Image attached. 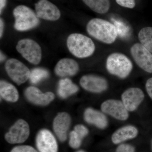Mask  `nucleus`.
Returning a JSON list of instances; mask_svg holds the SVG:
<instances>
[{
    "mask_svg": "<svg viewBox=\"0 0 152 152\" xmlns=\"http://www.w3.org/2000/svg\"><path fill=\"white\" fill-rule=\"evenodd\" d=\"M86 30L90 36L105 44H113L118 37L115 26L104 19L96 18L90 20Z\"/></svg>",
    "mask_w": 152,
    "mask_h": 152,
    "instance_id": "1",
    "label": "nucleus"
},
{
    "mask_svg": "<svg viewBox=\"0 0 152 152\" xmlns=\"http://www.w3.org/2000/svg\"><path fill=\"white\" fill-rule=\"evenodd\" d=\"M66 44L71 53L79 58L91 56L96 49L95 44L91 38L78 33L70 35L67 39Z\"/></svg>",
    "mask_w": 152,
    "mask_h": 152,
    "instance_id": "2",
    "label": "nucleus"
},
{
    "mask_svg": "<svg viewBox=\"0 0 152 152\" xmlns=\"http://www.w3.org/2000/svg\"><path fill=\"white\" fill-rule=\"evenodd\" d=\"M106 67L111 75L124 79L132 72L133 66L131 60L126 55L121 53H114L107 58Z\"/></svg>",
    "mask_w": 152,
    "mask_h": 152,
    "instance_id": "3",
    "label": "nucleus"
},
{
    "mask_svg": "<svg viewBox=\"0 0 152 152\" xmlns=\"http://www.w3.org/2000/svg\"><path fill=\"white\" fill-rule=\"evenodd\" d=\"M15 18L14 27L20 31L32 29L39 23L36 13L30 8L24 5H19L13 12Z\"/></svg>",
    "mask_w": 152,
    "mask_h": 152,
    "instance_id": "4",
    "label": "nucleus"
},
{
    "mask_svg": "<svg viewBox=\"0 0 152 152\" xmlns=\"http://www.w3.org/2000/svg\"><path fill=\"white\" fill-rule=\"evenodd\" d=\"M17 51L29 62L37 65L42 59V49L39 45L35 41L29 39H25L18 42Z\"/></svg>",
    "mask_w": 152,
    "mask_h": 152,
    "instance_id": "5",
    "label": "nucleus"
},
{
    "mask_svg": "<svg viewBox=\"0 0 152 152\" xmlns=\"http://www.w3.org/2000/svg\"><path fill=\"white\" fill-rule=\"evenodd\" d=\"M5 69L10 77L18 85L24 83L29 79L31 71L16 59L8 60L5 64Z\"/></svg>",
    "mask_w": 152,
    "mask_h": 152,
    "instance_id": "6",
    "label": "nucleus"
},
{
    "mask_svg": "<svg viewBox=\"0 0 152 152\" xmlns=\"http://www.w3.org/2000/svg\"><path fill=\"white\" fill-rule=\"evenodd\" d=\"M130 53L136 64L147 72L152 73V54L140 43L131 47Z\"/></svg>",
    "mask_w": 152,
    "mask_h": 152,
    "instance_id": "7",
    "label": "nucleus"
},
{
    "mask_svg": "<svg viewBox=\"0 0 152 152\" xmlns=\"http://www.w3.org/2000/svg\"><path fill=\"white\" fill-rule=\"evenodd\" d=\"M29 134V126L28 123L24 120L20 119L6 133L5 138L10 144L21 143L27 140Z\"/></svg>",
    "mask_w": 152,
    "mask_h": 152,
    "instance_id": "8",
    "label": "nucleus"
},
{
    "mask_svg": "<svg viewBox=\"0 0 152 152\" xmlns=\"http://www.w3.org/2000/svg\"><path fill=\"white\" fill-rule=\"evenodd\" d=\"M102 111L119 121H125L128 119L129 113L122 101L118 100H107L102 103Z\"/></svg>",
    "mask_w": 152,
    "mask_h": 152,
    "instance_id": "9",
    "label": "nucleus"
},
{
    "mask_svg": "<svg viewBox=\"0 0 152 152\" xmlns=\"http://www.w3.org/2000/svg\"><path fill=\"white\" fill-rule=\"evenodd\" d=\"M81 86L90 92L100 94L107 90L108 83L105 78L96 75H84L80 81Z\"/></svg>",
    "mask_w": 152,
    "mask_h": 152,
    "instance_id": "10",
    "label": "nucleus"
},
{
    "mask_svg": "<svg viewBox=\"0 0 152 152\" xmlns=\"http://www.w3.org/2000/svg\"><path fill=\"white\" fill-rule=\"evenodd\" d=\"M36 13L39 18L46 20H57L61 17L59 9L48 0H40L35 4Z\"/></svg>",
    "mask_w": 152,
    "mask_h": 152,
    "instance_id": "11",
    "label": "nucleus"
},
{
    "mask_svg": "<svg viewBox=\"0 0 152 152\" xmlns=\"http://www.w3.org/2000/svg\"><path fill=\"white\" fill-rule=\"evenodd\" d=\"M145 98L143 91L138 88H130L121 95L122 102L129 112H134L138 108Z\"/></svg>",
    "mask_w": 152,
    "mask_h": 152,
    "instance_id": "12",
    "label": "nucleus"
},
{
    "mask_svg": "<svg viewBox=\"0 0 152 152\" xmlns=\"http://www.w3.org/2000/svg\"><path fill=\"white\" fill-rule=\"evenodd\" d=\"M36 142L40 152H58V144L56 138L48 130L43 129L38 132Z\"/></svg>",
    "mask_w": 152,
    "mask_h": 152,
    "instance_id": "13",
    "label": "nucleus"
},
{
    "mask_svg": "<svg viewBox=\"0 0 152 152\" xmlns=\"http://www.w3.org/2000/svg\"><path fill=\"white\" fill-rule=\"evenodd\" d=\"M25 94L28 101L38 105H47L55 99L53 93L51 92L43 93L34 86L28 87L25 91Z\"/></svg>",
    "mask_w": 152,
    "mask_h": 152,
    "instance_id": "14",
    "label": "nucleus"
},
{
    "mask_svg": "<svg viewBox=\"0 0 152 152\" xmlns=\"http://www.w3.org/2000/svg\"><path fill=\"white\" fill-rule=\"evenodd\" d=\"M71 123V117L65 112L59 113L55 118L53 128L55 134L61 142H64L66 140Z\"/></svg>",
    "mask_w": 152,
    "mask_h": 152,
    "instance_id": "15",
    "label": "nucleus"
},
{
    "mask_svg": "<svg viewBox=\"0 0 152 152\" xmlns=\"http://www.w3.org/2000/svg\"><path fill=\"white\" fill-rule=\"evenodd\" d=\"M79 71L78 64L75 60L64 58L60 60L55 68V72L60 77L75 76Z\"/></svg>",
    "mask_w": 152,
    "mask_h": 152,
    "instance_id": "16",
    "label": "nucleus"
},
{
    "mask_svg": "<svg viewBox=\"0 0 152 152\" xmlns=\"http://www.w3.org/2000/svg\"><path fill=\"white\" fill-rule=\"evenodd\" d=\"M84 119L86 122L100 129H104L108 125V120L105 114L92 108L85 110Z\"/></svg>",
    "mask_w": 152,
    "mask_h": 152,
    "instance_id": "17",
    "label": "nucleus"
},
{
    "mask_svg": "<svg viewBox=\"0 0 152 152\" xmlns=\"http://www.w3.org/2000/svg\"><path fill=\"white\" fill-rule=\"evenodd\" d=\"M138 134V130L134 126L127 125L119 128L113 134L112 141L117 145L135 138Z\"/></svg>",
    "mask_w": 152,
    "mask_h": 152,
    "instance_id": "18",
    "label": "nucleus"
},
{
    "mask_svg": "<svg viewBox=\"0 0 152 152\" xmlns=\"http://www.w3.org/2000/svg\"><path fill=\"white\" fill-rule=\"evenodd\" d=\"M88 129L84 125H76L74 130L69 134L70 146L74 149L79 148L81 145L83 139L88 135Z\"/></svg>",
    "mask_w": 152,
    "mask_h": 152,
    "instance_id": "19",
    "label": "nucleus"
},
{
    "mask_svg": "<svg viewBox=\"0 0 152 152\" xmlns=\"http://www.w3.org/2000/svg\"><path fill=\"white\" fill-rule=\"evenodd\" d=\"M0 94L4 99L10 102H15L19 99V94L16 88L6 81L0 82Z\"/></svg>",
    "mask_w": 152,
    "mask_h": 152,
    "instance_id": "20",
    "label": "nucleus"
},
{
    "mask_svg": "<svg viewBox=\"0 0 152 152\" xmlns=\"http://www.w3.org/2000/svg\"><path fill=\"white\" fill-rule=\"evenodd\" d=\"M79 87L74 83L70 79H61L59 82L58 93L60 97L66 99L78 91Z\"/></svg>",
    "mask_w": 152,
    "mask_h": 152,
    "instance_id": "21",
    "label": "nucleus"
},
{
    "mask_svg": "<svg viewBox=\"0 0 152 152\" xmlns=\"http://www.w3.org/2000/svg\"><path fill=\"white\" fill-rule=\"evenodd\" d=\"M92 10L97 13L104 14L110 10V0H82Z\"/></svg>",
    "mask_w": 152,
    "mask_h": 152,
    "instance_id": "22",
    "label": "nucleus"
},
{
    "mask_svg": "<svg viewBox=\"0 0 152 152\" xmlns=\"http://www.w3.org/2000/svg\"><path fill=\"white\" fill-rule=\"evenodd\" d=\"M138 39L140 44L152 53V27L142 28L139 32Z\"/></svg>",
    "mask_w": 152,
    "mask_h": 152,
    "instance_id": "23",
    "label": "nucleus"
},
{
    "mask_svg": "<svg viewBox=\"0 0 152 152\" xmlns=\"http://www.w3.org/2000/svg\"><path fill=\"white\" fill-rule=\"evenodd\" d=\"M49 76V72L45 69L36 68L31 71L29 80L32 83L36 84L48 77Z\"/></svg>",
    "mask_w": 152,
    "mask_h": 152,
    "instance_id": "24",
    "label": "nucleus"
},
{
    "mask_svg": "<svg viewBox=\"0 0 152 152\" xmlns=\"http://www.w3.org/2000/svg\"><path fill=\"white\" fill-rule=\"evenodd\" d=\"M11 152H38L34 148L28 145H21L15 147Z\"/></svg>",
    "mask_w": 152,
    "mask_h": 152,
    "instance_id": "25",
    "label": "nucleus"
},
{
    "mask_svg": "<svg viewBox=\"0 0 152 152\" xmlns=\"http://www.w3.org/2000/svg\"><path fill=\"white\" fill-rule=\"evenodd\" d=\"M118 4L124 7L133 9L135 6V0H116Z\"/></svg>",
    "mask_w": 152,
    "mask_h": 152,
    "instance_id": "26",
    "label": "nucleus"
},
{
    "mask_svg": "<svg viewBox=\"0 0 152 152\" xmlns=\"http://www.w3.org/2000/svg\"><path fill=\"white\" fill-rule=\"evenodd\" d=\"M134 148L132 145L122 144L119 145L117 148L115 152H134Z\"/></svg>",
    "mask_w": 152,
    "mask_h": 152,
    "instance_id": "27",
    "label": "nucleus"
},
{
    "mask_svg": "<svg viewBox=\"0 0 152 152\" xmlns=\"http://www.w3.org/2000/svg\"><path fill=\"white\" fill-rule=\"evenodd\" d=\"M145 88L147 93L152 100V77L150 78L147 81Z\"/></svg>",
    "mask_w": 152,
    "mask_h": 152,
    "instance_id": "28",
    "label": "nucleus"
},
{
    "mask_svg": "<svg viewBox=\"0 0 152 152\" xmlns=\"http://www.w3.org/2000/svg\"><path fill=\"white\" fill-rule=\"evenodd\" d=\"M4 23L2 19L1 18L0 20V37L1 38L2 36L3 31H4Z\"/></svg>",
    "mask_w": 152,
    "mask_h": 152,
    "instance_id": "29",
    "label": "nucleus"
},
{
    "mask_svg": "<svg viewBox=\"0 0 152 152\" xmlns=\"http://www.w3.org/2000/svg\"><path fill=\"white\" fill-rule=\"evenodd\" d=\"M6 0H0V12L1 13L2 11L6 5Z\"/></svg>",
    "mask_w": 152,
    "mask_h": 152,
    "instance_id": "30",
    "label": "nucleus"
},
{
    "mask_svg": "<svg viewBox=\"0 0 152 152\" xmlns=\"http://www.w3.org/2000/svg\"><path fill=\"white\" fill-rule=\"evenodd\" d=\"M1 61L3 62L4 61L5 59H6L5 56L3 53H2L1 51Z\"/></svg>",
    "mask_w": 152,
    "mask_h": 152,
    "instance_id": "31",
    "label": "nucleus"
},
{
    "mask_svg": "<svg viewBox=\"0 0 152 152\" xmlns=\"http://www.w3.org/2000/svg\"><path fill=\"white\" fill-rule=\"evenodd\" d=\"M76 152H86L84 151H77Z\"/></svg>",
    "mask_w": 152,
    "mask_h": 152,
    "instance_id": "32",
    "label": "nucleus"
},
{
    "mask_svg": "<svg viewBox=\"0 0 152 152\" xmlns=\"http://www.w3.org/2000/svg\"><path fill=\"white\" fill-rule=\"evenodd\" d=\"M151 148H152V140L151 141Z\"/></svg>",
    "mask_w": 152,
    "mask_h": 152,
    "instance_id": "33",
    "label": "nucleus"
}]
</instances>
